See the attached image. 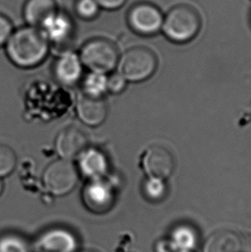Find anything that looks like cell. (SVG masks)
Masks as SVG:
<instances>
[{
  "label": "cell",
  "instance_id": "d6986e66",
  "mask_svg": "<svg viewBox=\"0 0 251 252\" xmlns=\"http://www.w3.org/2000/svg\"><path fill=\"white\" fill-rule=\"evenodd\" d=\"M0 252H29V244L18 235L7 234L0 239Z\"/></svg>",
  "mask_w": 251,
  "mask_h": 252
},
{
  "label": "cell",
  "instance_id": "44dd1931",
  "mask_svg": "<svg viewBox=\"0 0 251 252\" xmlns=\"http://www.w3.org/2000/svg\"><path fill=\"white\" fill-rule=\"evenodd\" d=\"M17 164V157L12 149L0 144V177L11 173Z\"/></svg>",
  "mask_w": 251,
  "mask_h": 252
},
{
  "label": "cell",
  "instance_id": "7402d4cb",
  "mask_svg": "<svg viewBox=\"0 0 251 252\" xmlns=\"http://www.w3.org/2000/svg\"><path fill=\"white\" fill-rule=\"evenodd\" d=\"M100 6L95 0H77L75 10L79 17L85 20H92L98 15Z\"/></svg>",
  "mask_w": 251,
  "mask_h": 252
},
{
  "label": "cell",
  "instance_id": "5b68a950",
  "mask_svg": "<svg viewBox=\"0 0 251 252\" xmlns=\"http://www.w3.org/2000/svg\"><path fill=\"white\" fill-rule=\"evenodd\" d=\"M78 180V171L74 165L64 158L49 164L43 174L45 187L55 195L68 194L76 186Z\"/></svg>",
  "mask_w": 251,
  "mask_h": 252
},
{
  "label": "cell",
  "instance_id": "2e32d148",
  "mask_svg": "<svg viewBox=\"0 0 251 252\" xmlns=\"http://www.w3.org/2000/svg\"><path fill=\"white\" fill-rule=\"evenodd\" d=\"M241 242L231 232H220L210 237L204 246V252H240Z\"/></svg>",
  "mask_w": 251,
  "mask_h": 252
},
{
  "label": "cell",
  "instance_id": "9a60e30c",
  "mask_svg": "<svg viewBox=\"0 0 251 252\" xmlns=\"http://www.w3.org/2000/svg\"><path fill=\"white\" fill-rule=\"evenodd\" d=\"M56 10L55 0H28L24 5V17L29 26L40 28Z\"/></svg>",
  "mask_w": 251,
  "mask_h": 252
},
{
  "label": "cell",
  "instance_id": "8fae6325",
  "mask_svg": "<svg viewBox=\"0 0 251 252\" xmlns=\"http://www.w3.org/2000/svg\"><path fill=\"white\" fill-rule=\"evenodd\" d=\"M73 30L71 18L58 10L50 15L40 26V31L48 41L62 43L67 40Z\"/></svg>",
  "mask_w": 251,
  "mask_h": 252
},
{
  "label": "cell",
  "instance_id": "cb8c5ba5",
  "mask_svg": "<svg viewBox=\"0 0 251 252\" xmlns=\"http://www.w3.org/2000/svg\"><path fill=\"white\" fill-rule=\"evenodd\" d=\"M126 85V80L125 78L122 74H120L119 72H117L109 76L108 78L107 88L109 92L117 94L123 92L125 89Z\"/></svg>",
  "mask_w": 251,
  "mask_h": 252
},
{
  "label": "cell",
  "instance_id": "4316f807",
  "mask_svg": "<svg viewBox=\"0 0 251 252\" xmlns=\"http://www.w3.org/2000/svg\"><path fill=\"white\" fill-rule=\"evenodd\" d=\"M92 252V251H85V252Z\"/></svg>",
  "mask_w": 251,
  "mask_h": 252
},
{
  "label": "cell",
  "instance_id": "277c9868",
  "mask_svg": "<svg viewBox=\"0 0 251 252\" xmlns=\"http://www.w3.org/2000/svg\"><path fill=\"white\" fill-rule=\"evenodd\" d=\"M79 58L91 72L105 74L116 68L120 59L116 46L101 38L88 41L82 48Z\"/></svg>",
  "mask_w": 251,
  "mask_h": 252
},
{
  "label": "cell",
  "instance_id": "7c38bea8",
  "mask_svg": "<svg viewBox=\"0 0 251 252\" xmlns=\"http://www.w3.org/2000/svg\"><path fill=\"white\" fill-rule=\"evenodd\" d=\"M77 112L78 117L86 125L98 126L107 116V105L101 98L85 95L78 100Z\"/></svg>",
  "mask_w": 251,
  "mask_h": 252
},
{
  "label": "cell",
  "instance_id": "ffe728a7",
  "mask_svg": "<svg viewBox=\"0 0 251 252\" xmlns=\"http://www.w3.org/2000/svg\"><path fill=\"white\" fill-rule=\"evenodd\" d=\"M144 192L151 200L157 201L166 194V184L163 179L149 177L144 184Z\"/></svg>",
  "mask_w": 251,
  "mask_h": 252
},
{
  "label": "cell",
  "instance_id": "52a82bcc",
  "mask_svg": "<svg viewBox=\"0 0 251 252\" xmlns=\"http://www.w3.org/2000/svg\"><path fill=\"white\" fill-rule=\"evenodd\" d=\"M143 167L149 177L165 180L170 177L175 170L173 155L163 147H150L143 156Z\"/></svg>",
  "mask_w": 251,
  "mask_h": 252
},
{
  "label": "cell",
  "instance_id": "30bf717a",
  "mask_svg": "<svg viewBox=\"0 0 251 252\" xmlns=\"http://www.w3.org/2000/svg\"><path fill=\"white\" fill-rule=\"evenodd\" d=\"M77 240L65 229L55 228L43 233L37 242L39 252H74Z\"/></svg>",
  "mask_w": 251,
  "mask_h": 252
},
{
  "label": "cell",
  "instance_id": "6da1fadb",
  "mask_svg": "<svg viewBox=\"0 0 251 252\" xmlns=\"http://www.w3.org/2000/svg\"><path fill=\"white\" fill-rule=\"evenodd\" d=\"M5 45L10 61L24 68L39 65L44 61L49 49L48 41L41 31L29 25L14 31Z\"/></svg>",
  "mask_w": 251,
  "mask_h": 252
},
{
  "label": "cell",
  "instance_id": "e0dca14e",
  "mask_svg": "<svg viewBox=\"0 0 251 252\" xmlns=\"http://www.w3.org/2000/svg\"><path fill=\"white\" fill-rule=\"evenodd\" d=\"M170 246L173 252H189L196 246V234L188 226H180L171 235Z\"/></svg>",
  "mask_w": 251,
  "mask_h": 252
},
{
  "label": "cell",
  "instance_id": "9c48e42d",
  "mask_svg": "<svg viewBox=\"0 0 251 252\" xmlns=\"http://www.w3.org/2000/svg\"><path fill=\"white\" fill-rule=\"evenodd\" d=\"M87 138L85 133L75 127H67L59 133L55 140V148L60 156L70 160L85 150Z\"/></svg>",
  "mask_w": 251,
  "mask_h": 252
},
{
  "label": "cell",
  "instance_id": "4fadbf2b",
  "mask_svg": "<svg viewBox=\"0 0 251 252\" xmlns=\"http://www.w3.org/2000/svg\"><path fill=\"white\" fill-rule=\"evenodd\" d=\"M78 166L82 174L92 180L102 178V176H104L108 170L109 164L102 152L90 148L85 149L79 155Z\"/></svg>",
  "mask_w": 251,
  "mask_h": 252
},
{
  "label": "cell",
  "instance_id": "ac0fdd59",
  "mask_svg": "<svg viewBox=\"0 0 251 252\" xmlns=\"http://www.w3.org/2000/svg\"><path fill=\"white\" fill-rule=\"evenodd\" d=\"M107 84L108 77L105 75V73L91 72L84 81L85 95L95 98H101V96L108 91Z\"/></svg>",
  "mask_w": 251,
  "mask_h": 252
},
{
  "label": "cell",
  "instance_id": "ba28073f",
  "mask_svg": "<svg viewBox=\"0 0 251 252\" xmlns=\"http://www.w3.org/2000/svg\"><path fill=\"white\" fill-rule=\"evenodd\" d=\"M83 198L87 208L95 213L108 211L114 201L112 189L102 178L90 181L84 189Z\"/></svg>",
  "mask_w": 251,
  "mask_h": 252
},
{
  "label": "cell",
  "instance_id": "603a6c76",
  "mask_svg": "<svg viewBox=\"0 0 251 252\" xmlns=\"http://www.w3.org/2000/svg\"><path fill=\"white\" fill-rule=\"evenodd\" d=\"M13 32V25L10 19L0 14V46L6 44Z\"/></svg>",
  "mask_w": 251,
  "mask_h": 252
},
{
  "label": "cell",
  "instance_id": "7a4b0ae2",
  "mask_svg": "<svg viewBox=\"0 0 251 252\" xmlns=\"http://www.w3.org/2000/svg\"><path fill=\"white\" fill-rule=\"evenodd\" d=\"M201 24L200 14L194 7L188 3H179L164 16L161 31L170 41L186 43L199 34Z\"/></svg>",
  "mask_w": 251,
  "mask_h": 252
},
{
  "label": "cell",
  "instance_id": "8992f818",
  "mask_svg": "<svg viewBox=\"0 0 251 252\" xmlns=\"http://www.w3.org/2000/svg\"><path fill=\"white\" fill-rule=\"evenodd\" d=\"M163 16L158 7L143 2L133 5L129 10L127 21L132 31L142 35H153L161 31Z\"/></svg>",
  "mask_w": 251,
  "mask_h": 252
},
{
  "label": "cell",
  "instance_id": "d4e9b609",
  "mask_svg": "<svg viewBox=\"0 0 251 252\" xmlns=\"http://www.w3.org/2000/svg\"><path fill=\"white\" fill-rule=\"evenodd\" d=\"M101 9L107 10H116L125 5L126 0H95Z\"/></svg>",
  "mask_w": 251,
  "mask_h": 252
},
{
  "label": "cell",
  "instance_id": "3957f363",
  "mask_svg": "<svg viewBox=\"0 0 251 252\" xmlns=\"http://www.w3.org/2000/svg\"><path fill=\"white\" fill-rule=\"evenodd\" d=\"M157 56L149 48L136 47L129 49L119 59L118 72L126 81L140 82L149 79L156 71Z\"/></svg>",
  "mask_w": 251,
  "mask_h": 252
},
{
  "label": "cell",
  "instance_id": "484cf974",
  "mask_svg": "<svg viewBox=\"0 0 251 252\" xmlns=\"http://www.w3.org/2000/svg\"><path fill=\"white\" fill-rule=\"evenodd\" d=\"M3 182L1 180V177H0V194L2 193V191H3Z\"/></svg>",
  "mask_w": 251,
  "mask_h": 252
},
{
  "label": "cell",
  "instance_id": "5bb4252c",
  "mask_svg": "<svg viewBox=\"0 0 251 252\" xmlns=\"http://www.w3.org/2000/svg\"><path fill=\"white\" fill-rule=\"evenodd\" d=\"M81 60L73 53H65L55 64V75L64 85H72L80 79L82 73Z\"/></svg>",
  "mask_w": 251,
  "mask_h": 252
}]
</instances>
